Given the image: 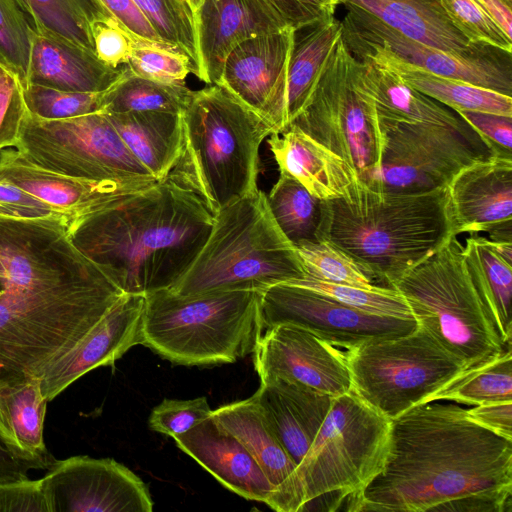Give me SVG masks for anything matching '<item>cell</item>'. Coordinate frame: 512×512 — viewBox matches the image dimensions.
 Segmentation results:
<instances>
[{
    "label": "cell",
    "mask_w": 512,
    "mask_h": 512,
    "mask_svg": "<svg viewBox=\"0 0 512 512\" xmlns=\"http://www.w3.org/2000/svg\"><path fill=\"white\" fill-rule=\"evenodd\" d=\"M32 28L53 31L94 52L90 25L113 17L100 0H16ZM95 53V52H94Z\"/></svg>",
    "instance_id": "obj_37"
},
{
    "label": "cell",
    "mask_w": 512,
    "mask_h": 512,
    "mask_svg": "<svg viewBox=\"0 0 512 512\" xmlns=\"http://www.w3.org/2000/svg\"><path fill=\"white\" fill-rule=\"evenodd\" d=\"M213 223L195 193L166 177L84 219L69 236L124 293L145 295L182 277Z\"/></svg>",
    "instance_id": "obj_2"
},
{
    "label": "cell",
    "mask_w": 512,
    "mask_h": 512,
    "mask_svg": "<svg viewBox=\"0 0 512 512\" xmlns=\"http://www.w3.org/2000/svg\"><path fill=\"white\" fill-rule=\"evenodd\" d=\"M392 421L352 390L334 397L309 450L296 466L284 512L303 511L327 496L334 510L353 502L384 469Z\"/></svg>",
    "instance_id": "obj_8"
},
{
    "label": "cell",
    "mask_w": 512,
    "mask_h": 512,
    "mask_svg": "<svg viewBox=\"0 0 512 512\" xmlns=\"http://www.w3.org/2000/svg\"><path fill=\"white\" fill-rule=\"evenodd\" d=\"M288 27L299 31L334 16L342 0H264Z\"/></svg>",
    "instance_id": "obj_50"
},
{
    "label": "cell",
    "mask_w": 512,
    "mask_h": 512,
    "mask_svg": "<svg viewBox=\"0 0 512 512\" xmlns=\"http://www.w3.org/2000/svg\"><path fill=\"white\" fill-rule=\"evenodd\" d=\"M464 256L474 285L504 347L512 337V265L494 250L488 238L471 235Z\"/></svg>",
    "instance_id": "obj_35"
},
{
    "label": "cell",
    "mask_w": 512,
    "mask_h": 512,
    "mask_svg": "<svg viewBox=\"0 0 512 512\" xmlns=\"http://www.w3.org/2000/svg\"><path fill=\"white\" fill-rule=\"evenodd\" d=\"M493 147L497 156L512 157V116L457 111Z\"/></svg>",
    "instance_id": "obj_52"
},
{
    "label": "cell",
    "mask_w": 512,
    "mask_h": 512,
    "mask_svg": "<svg viewBox=\"0 0 512 512\" xmlns=\"http://www.w3.org/2000/svg\"><path fill=\"white\" fill-rule=\"evenodd\" d=\"M47 403L40 377L0 382V442L32 469H48L55 460L43 437Z\"/></svg>",
    "instance_id": "obj_30"
},
{
    "label": "cell",
    "mask_w": 512,
    "mask_h": 512,
    "mask_svg": "<svg viewBox=\"0 0 512 512\" xmlns=\"http://www.w3.org/2000/svg\"><path fill=\"white\" fill-rule=\"evenodd\" d=\"M0 215H5V216H21L20 213L16 209H14V208H12V207H10V206L2 203V202H0Z\"/></svg>",
    "instance_id": "obj_59"
},
{
    "label": "cell",
    "mask_w": 512,
    "mask_h": 512,
    "mask_svg": "<svg viewBox=\"0 0 512 512\" xmlns=\"http://www.w3.org/2000/svg\"><path fill=\"white\" fill-rule=\"evenodd\" d=\"M410 39L457 54L474 53L484 44L470 43L452 24L440 0H342Z\"/></svg>",
    "instance_id": "obj_31"
},
{
    "label": "cell",
    "mask_w": 512,
    "mask_h": 512,
    "mask_svg": "<svg viewBox=\"0 0 512 512\" xmlns=\"http://www.w3.org/2000/svg\"><path fill=\"white\" fill-rule=\"evenodd\" d=\"M349 51L355 58L365 55L378 58L409 86L456 112L478 111L512 116V96L435 75L380 48H357Z\"/></svg>",
    "instance_id": "obj_33"
},
{
    "label": "cell",
    "mask_w": 512,
    "mask_h": 512,
    "mask_svg": "<svg viewBox=\"0 0 512 512\" xmlns=\"http://www.w3.org/2000/svg\"><path fill=\"white\" fill-rule=\"evenodd\" d=\"M93 263L72 241L62 215H0L3 286H33L81 271Z\"/></svg>",
    "instance_id": "obj_18"
},
{
    "label": "cell",
    "mask_w": 512,
    "mask_h": 512,
    "mask_svg": "<svg viewBox=\"0 0 512 512\" xmlns=\"http://www.w3.org/2000/svg\"><path fill=\"white\" fill-rule=\"evenodd\" d=\"M79 44L44 28L33 29L28 85L76 92H102L124 74ZM27 85V86H28ZM26 86V87H27Z\"/></svg>",
    "instance_id": "obj_25"
},
{
    "label": "cell",
    "mask_w": 512,
    "mask_h": 512,
    "mask_svg": "<svg viewBox=\"0 0 512 512\" xmlns=\"http://www.w3.org/2000/svg\"><path fill=\"white\" fill-rule=\"evenodd\" d=\"M212 415L246 447L272 485L274 494L269 507L284 512L297 464L268 425L256 397L219 406Z\"/></svg>",
    "instance_id": "obj_29"
},
{
    "label": "cell",
    "mask_w": 512,
    "mask_h": 512,
    "mask_svg": "<svg viewBox=\"0 0 512 512\" xmlns=\"http://www.w3.org/2000/svg\"><path fill=\"white\" fill-rule=\"evenodd\" d=\"M192 90L185 83H162L133 74L125 65L122 77L105 91L106 113L164 111L181 113Z\"/></svg>",
    "instance_id": "obj_38"
},
{
    "label": "cell",
    "mask_w": 512,
    "mask_h": 512,
    "mask_svg": "<svg viewBox=\"0 0 512 512\" xmlns=\"http://www.w3.org/2000/svg\"><path fill=\"white\" fill-rule=\"evenodd\" d=\"M259 293L252 290L182 296L145 294L142 345L183 366L229 364L253 352L263 333Z\"/></svg>",
    "instance_id": "obj_7"
},
{
    "label": "cell",
    "mask_w": 512,
    "mask_h": 512,
    "mask_svg": "<svg viewBox=\"0 0 512 512\" xmlns=\"http://www.w3.org/2000/svg\"><path fill=\"white\" fill-rule=\"evenodd\" d=\"M105 91H66L38 84L22 88L28 111L44 119H67L102 112Z\"/></svg>",
    "instance_id": "obj_44"
},
{
    "label": "cell",
    "mask_w": 512,
    "mask_h": 512,
    "mask_svg": "<svg viewBox=\"0 0 512 512\" xmlns=\"http://www.w3.org/2000/svg\"><path fill=\"white\" fill-rule=\"evenodd\" d=\"M33 28L16 0H0V63L28 85Z\"/></svg>",
    "instance_id": "obj_43"
},
{
    "label": "cell",
    "mask_w": 512,
    "mask_h": 512,
    "mask_svg": "<svg viewBox=\"0 0 512 512\" xmlns=\"http://www.w3.org/2000/svg\"><path fill=\"white\" fill-rule=\"evenodd\" d=\"M391 421L384 469L349 511H511L512 441L451 401Z\"/></svg>",
    "instance_id": "obj_1"
},
{
    "label": "cell",
    "mask_w": 512,
    "mask_h": 512,
    "mask_svg": "<svg viewBox=\"0 0 512 512\" xmlns=\"http://www.w3.org/2000/svg\"><path fill=\"white\" fill-rule=\"evenodd\" d=\"M0 202L16 209L22 217L41 218L61 215L32 194L2 182H0Z\"/></svg>",
    "instance_id": "obj_55"
},
{
    "label": "cell",
    "mask_w": 512,
    "mask_h": 512,
    "mask_svg": "<svg viewBox=\"0 0 512 512\" xmlns=\"http://www.w3.org/2000/svg\"><path fill=\"white\" fill-rule=\"evenodd\" d=\"M165 44L184 52L197 67L193 13L182 0H133Z\"/></svg>",
    "instance_id": "obj_42"
},
{
    "label": "cell",
    "mask_w": 512,
    "mask_h": 512,
    "mask_svg": "<svg viewBox=\"0 0 512 512\" xmlns=\"http://www.w3.org/2000/svg\"><path fill=\"white\" fill-rule=\"evenodd\" d=\"M266 199L274 221L295 248L319 241L323 200L284 173H280Z\"/></svg>",
    "instance_id": "obj_36"
},
{
    "label": "cell",
    "mask_w": 512,
    "mask_h": 512,
    "mask_svg": "<svg viewBox=\"0 0 512 512\" xmlns=\"http://www.w3.org/2000/svg\"><path fill=\"white\" fill-rule=\"evenodd\" d=\"M42 477L50 512H151L148 486L112 458L54 460Z\"/></svg>",
    "instance_id": "obj_16"
},
{
    "label": "cell",
    "mask_w": 512,
    "mask_h": 512,
    "mask_svg": "<svg viewBox=\"0 0 512 512\" xmlns=\"http://www.w3.org/2000/svg\"><path fill=\"white\" fill-rule=\"evenodd\" d=\"M296 250L304 264L306 276L365 288L378 286L360 263L326 239L303 244Z\"/></svg>",
    "instance_id": "obj_41"
},
{
    "label": "cell",
    "mask_w": 512,
    "mask_h": 512,
    "mask_svg": "<svg viewBox=\"0 0 512 512\" xmlns=\"http://www.w3.org/2000/svg\"><path fill=\"white\" fill-rule=\"evenodd\" d=\"M3 289L2 281L0 280V292Z\"/></svg>",
    "instance_id": "obj_62"
},
{
    "label": "cell",
    "mask_w": 512,
    "mask_h": 512,
    "mask_svg": "<svg viewBox=\"0 0 512 512\" xmlns=\"http://www.w3.org/2000/svg\"><path fill=\"white\" fill-rule=\"evenodd\" d=\"M47 170L91 181L155 183L105 112L44 119L28 111L15 147Z\"/></svg>",
    "instance_id": "obj_12"
},
{
    "label": "cell",
    "mask_w": 512,
    "mask_h": 512,
    "mask_svg": "<svg viewBox=\"0 0 512 512\" xmlns=\"http://www.w3.org/2000/svg\"><path fill=\"white\" fill-rule=\"evenodd\" d=\"M305 276L296 248L274 221L266 193L258 189L214 215L200 252L169 289L182 296L263 291Z\"/></svg>",
    "instance_id": "obj_6"
},
{
    "label": "cell",
    "mask_w": 512,
    "mask_h": 512,
    "mask_svg": "<svg viewBox=\"0 0 512 512\" xmlns=\"http://www.w3.org/2000/svg\"><path fill=\"white\" fill-rule=\"evenodd\" d=\"M437 400L470 406L512 401L511 347L466 369L434 397Z\"/></svg>",
    "instance_id": "obj_39"
},
{
    "label": "cell",
    "mask_w": 512,
    "mask_h": 512,
    "mask_svg": "<svg viewBox=\"0 0 512 512\" xmlns=\"http://www.w3.org/2000/svg\"><path fill=\"white\" fill-rule=\"evenodd\" d=\"M110 14L138 38L164 43L133 0H100Z\"/></svg>",
    "instance_id": "obj_54"
},
{
    "label": "cell",
    "mask_w": 512,
    "mask_h": 512,
    "mask_svg": "<svg viewBox=\"0 0 512 512\" xmlns=\"http://www.w3.org/2000/svg\"><path fill=\"white\" fill-rule=\"evenodd\" d=\"M90 30L97 58L113 68L128 63L137 41L141 39L130 33L114 17L95 20Z\"/></svg>",
    "instance_id": "obj_48"
},
{
    "label": "cell",
    "mask_w": 512,
    "mask_h": 512,
    "mask_svg": "<svg viewBox=\"0 0 512 512\" xmlns=\"http://www.w3.org/2000/svg\"><path fill=\"white\" fill-rule=\"evenodd\" d=\"M225 488L247 500L270 505L274 489L246 447L211 415L191 430L173 437Z\"/></svg>",
    "instance_id": "obj_24"
},
{
    "label": "cell",
    "mask_w": 512,
    "mask_h": 512,
    "mask_svg": "<svg viewBox=\"0 0 512 512\" xmlns=\"http://www.w3.org/2000/svg\"><path fill=\"white\" fill-rule=\"evenodd\" d=\"M3 278H4V270H3V267L0 264V280L2 281Z\"/></svg>",
    "instance_id": "obj_61"
},
{
    "label": "cell",
    "mask_w": 512,
    "mask_h": 512,
    "mask_svg": "<svg viewBox=\"0 0 512 512\" xmlns=\"http://www.w3.org/2000/svg\"><path fill=\"white\" fill-rule=\"evenodd\" d=\"M193 21L194 75L208 85L218 84L228 54L239 43L288 27L264 0H203Z\"/></svg>",
    "instance_id": "obj_23"
},
{
    "label": "cell",
    "mask_w": 512,
    "mask_h": 512,
    "mask_svg": "<svg viewBox=\"0 0 512 512\" xmlns=\"http://www.w3.org/2000/svg\"><path fill=\"white\" fill-rule=\"evenodd\" d=\"M212 414L205 396L189 400L164 399L151 411L148 426L173 438L191 430Z\"/></svg>",
    "instance_id": "obj_47"
},
{
    "label": "cell",
    "mask_w": 512,
    "mask_h": 512,
    "mask_svg": "<svg viewBox=\"0 0 512 512\" xmlns=\"http://www.w3.org/2000/svg\"><path fill=\"white\" fill-rule=\"evenodd\" d=\"M379 120L384 136L381 167L368 187L375 191L413 194L444 188L464 168L497 156L470 125Z\"/></svg>",
    "instance_id": "obj_13"
},
{
    "label": "cell",
    "mask_w": 512,
    "mask_h": 512,
    "mask_svg": "<svg viewBox=\"0 0 512 512\" xmlns=\"http://www.w3.org/2000/svg\"><path fill=\"white\" fill-rule=\"evenodd\" d=\"M183 146L167 176L195 193L213 214L259 188V151L272 128L220 85L191 92Z\"/></svg>",
    "instance_id": "obj_5"
},
{
    "label": "cell",
    "mask_w": 512,
    "mask_h": 512,
    "mask_svg": "<svg viewBox=\"0 0 512 512\" xmlns=\"http://www.w3.org/2000/svg\"><path fill=\"white\" fill-rule=\"evenodd\" d=\"M467 413L479 425L512 441V401L475 405Z\"/></svg>",
    "instance_id": "obj_53"
},
{
    "label": "cell",
    "mask_w": 512,
    "mask_h": 512,
    "mask_svg": "<svg viewBox=\"0 0 512 512\" xmlns=\"http://www.w3.org/2000/svg\"><path fill=\"white\" fill-rule=\"evenodd\" d=\"M259 311L263 331L277 324H292L346 350L373 340L405 335L418 326L414 319L360 312L291 282L260 291Z\"/></svg>",
    "instance_id": "obj_14"
},
{
    "label": "cell",
    "mask_w": 512,
    "mask_h": 512,
    "mask_svg": "<svg viewBox=\"0 0 512 512\" xmlns=\"http://www.w3.org/2000/svg\"><path fill=\"white\" fill-rule=\"evenodd\" d=\"M453 237L447 187L400 194L358 182L346 196L323 200L319 240L348 253L380 287L393 288Z\"/></svg>",
    "instance_id": "obj_3"
},
{
    "label": "cell",
    "mask_w": 512,
    "mask_h": 512,
    "mask_svg": "<svg viewBox=\"0 0 512 512\" xmlns=\"http://www.w3.org/2000/svg\"><path fill=\"white\" fill-rule=\"evenodd\" d=\"M500 26L506 36L512 39V0H477Z\"/></svg>",
    "instance_id": "obj_56"
},
{
    "label": "cell",
    "mask_w": 512,
    "mask_h": 512,
    "mask_svg": "<svg viewBox=\"0 0 512 512\" xmlns=\"http://www.w3.org/2000/svg\"><path fill=\"white\" fill-rule=\"evenodd\" d=\"M144 301V295L124 293L86 335L47 365L40 385L48 402L89 371L112 366L130 348L142 345Z\"/></svg>",
    "instance_id": "obj_20"
},
{
    "label": "cell",
    "mask_w": 512,
    "mask_h": 512,
    "mask_svg": "<svg viewBox=\"0 0 512 512\" xmlns=\"http://www.w3.org/2000/svg\"><path fill=\"white\" fill-rule=\"evenodd\" d=\"M357 59L341 39L295 126L335 152L369 187L377 176L384 136L376 109L360 89Z\"/></svg>",
    "instance_id": "obj_11"
},
{
    "label": "cell",
    "mask_w": 512,
    "mask_h": 512,
    "mask_svg": "<svg viewBox=\"0 0 512 512\" xmlns=\"http://www.w3.org/2000/svg\"><path fill=\"white\" fill-rule=\"evenodd\" d=\"M295 33L287 78V128L303 110L324 68L342 39V21L335 16Z\"/></svg>",
    "instance_id": "obj_34"
},
{
    "label": "cell",
    "mask_w": 512,
    "mask_h": 512,
    "mask_svg": "<svg viewBox=\"0 0 512 512\" xmlns=\"http://www.w3.org/2000/svg\"><path fill=\"white\" fill-rule=\"evenodd\" d=\"M26 112L18 78L0 63V151L16 147Z\"/></svg>",
    "instance_id": "obj_49"
},
{
    "label": "cell",
    "mask_w": 512,
    "mask_h": 512,
    "mask_svg": "<svg viewBox=\"0 0 512 512\" xmlns=\"http://www.w3.org/2000/svg\"><path fill=\"white\" fill-rule=\"evenodd\" d=\"M447 189L456 237L485 232L491 241L512 242V157L474 163Z\"/></svg>",
    "instance_id": "obj_22"
},
{
    "label": "cell",
    "mask_w": 512,
    "mask_h": 512,
    "mask_svg": "<svg viewBox=\"0 0 512 512\" xmlns=\"http://www.w3.org/2000/svg\"><path fill=\"white\" fill-rule=\"evenodd\" d=\"M295 33L287 27L239 43L228 54L217 84L260 116L273 134L287 129V78Z\"/></svg>",
    "instance_id": "obj_17"
},
{
    "label": "cell",
    "mask_w": 512,
    "mask_h": 512,
    "mask_svg": "<svg viewBox=\"0 0 512 512\" xmlns=\"http://www.w3.org/2000/svg\"><path fill=\"white\" fill-rule=\"evenodd\" d=\"M344 6L342 39L349 50L380 48L435 75L512 96L511 52L489 45L470 54L447 52L405 37L355 6Z\"/></svg>",
    "instance_id": "obj_15"
},
{
    "label": "cell",
    "mask_w": 512,
    "mask_h": 512,
    "mask_svg": "<svg viewBox=\"0 0 512 512\" xmlns=\"http://www.w3.org/2000/svg\"><path fill=\"white\" fill-rule=\"evenodd\" d=\"M291 283L312 289L366 314L415 320L408 303L394 288H365L331 283L309 276Z\"/></svg>",
    "instance_id": "obj_40"
},
{
    "label": "cell",
    "mask_w": 512,
    "mask_h": 512,
    "mask_svg": "<svg viewBox=\"0 0 512 512\" xmlns=\"http://www.w3.org/2000/svg\"><path fill=\"white\" fill-rule=\"evenodd\" d=\"M253 354L260 381L280 378L333 397L352 390L345 353L304 328L277 324L265 329Z\"/></svg>",
    "instance_id": "obj_19"
},
{
    "label": "cell",
    "mask_w": 512,
    "mask_h": 512,
    "mask_svg": "<svg viewBox=\"0 0 512 512\" xmlns=\"http://www.w3.org/2000/svg\"><path fill=\"white\" fill-rule=\"evenodd\" d=\"M0 512H50L42 478L1 482Z\"/></svg>",
    "instance_id": "obj_51"
},
{
    "label": "cell",
    "mask_w": 512,
    "mask_h": 512,
    "mask_svg": "<svg viewBox=\"0 0 512 512\" xmlns=\"http://www.w3.org/2000/svg\"><path fill=\"white\" fill-rule=\"evenodd\" d=\"M454 27L473 44H484L511 52L512 39L477 0H440Z\"/></svg>",
    "instance_id": "obj_46"
},
{
    "label": "cell",
    "mask_w": 512,
    "mask_h": 512,
    "mask_svg": "<svg viewBox=\"0 0 512 512\" xmlns=\"http://www.w3.org/2000/svg\"><path fill=\"white\" fill-rule=\"evenodd\" d=\"M106 114L132 154L157 180L165 179L182 151L181 113L148 111Z\"/></svg>",
    "instance_id": "obj_32"
},
{
    "label": "cell",
    "mask_w": 512,
    "mask_h": 512,
    "mask_svg": "<svg viewBox=\"0 0 512 512\" xmlns=\"http://www.w3.org/2000/svg\"><path fill=\"white\" fill-rule=\"evenodd\" d=\"M351 389L393 420L434 397L467 369L419 325L346 350Z\"/></svg>",
    "instance_id": "obj_10"
},
{
    "label": "cell",
    "mask_w": 512,
    "mask_h": 512,
    "mask_svg": "<svg viewBox=\"0 0 512 512\" xmlns=\"http://www.w3.org/2000/svg\"><path fill=\"white\" fill-rule=\"evenodd\" d=\"M28 464L14 458L0 442V483L28 478Z\"/></svg>",
    "instance_id": "obj_57"
},
{
    "label": "cell",
    "mask_w": 512,
    "mask_h": 512,
    "mask_svg": "<svg viewBox=\"0 0 512 512\" xmlns=\"http://www.w3.org/2000/svg\"><path fill=\"white\" fill-rule=\"evenodd\" d=\"M140 77L162 83H185L192 73L189 57L165 43L139 39L126 64Z\"/></svg>",
    "instance_id": "obj_45"
},
{
    "label": "cell",
    "mask_w": 512,
    "mask_h": 512,
    "mask_svg": "<svg viewBox=\"0 0 512 512\" xmlns=\"http://www.w3.org/2000/svg\"><path fill=\"white\" fill-rule=\"evenodd\" d=\"M0 182L16 186L51 206L66 219L68 233L123 196L154 184L97 182L63 175L36 165L17 149L0 151Z\"/></svg>",
    "instance_id": "obj_21"
},
{
    "label": "cell",
    "mask_w": 512,
    "mask_h": 512,
    "mask_svg": "<svg viewBox=\"0 0 512 512\" xmlns=\"http://www.w3.org/2000/svg\"><path fill=\"white\" fill-rule=\"evenodd\" d=\"M393 288L404 297L418 325L467 369L506 349L457 237L410 269Z\"/></svg>",
    "instance_id": "obj_9"
},
{
    "label": "cell",
    "mask_w": 512,
    "mask_h": 512,
    "mask_svg": "<svg viewBox=\"0 0 512 512\" xmlns=\"http://www.w3.org/2000/svg\"><path fill=\"white\" fill-rule=\"evenodd\" d=\"M491 245L495 252L512 265V242L511 241H491Z\"/></svg>",
    "instance_id": "obj_58"
},
{
    "label": "cell",
    "mask_w": 512,
    "mask_h": 512,
    "mask_svg": "<svg viewBox=\"0 0 512 512\" xmlns=\"http://www.w3.org/2000/svg\"><path fill=\"white\" fill-rule=\"evenodd\" d=\"M356 59L358 85L380 119L448 127L469 125L455 110L409 86L378 58L365 55Z\"/></svg>",
    "instance_id": "obj_28"
},
{
    "label": "cell",
    "mask_w": 512,
    "mask_h": 512,
    "mask_svg": "<svg viewBox=\"0 0 512 512\" xmlns=\"http://www.w3.org/2000/svg\"><path fill=\"white\" fill-rule=\"evenodd\" d=\"M124 292L94 262L65 277L0 292V382L40 377Z\"/></svg>",
    "instance_id": "obj_4"
},
{
    "label": "cell",
    "mask_w": 512,
    "mask_h": 512,
    "mask_svg": "<svg viewBox=\"0 0 512 512\" xmlns=\"http://www.w3.org/2000/svg\"><path fill=\"white\" fill-rule=\"evenodd\" d=\"M268 145L279 172L321 200L342 198L360 182L344 159L295 126L269 135Z\"/></svg>",
    "instance_id": "obj_27"
},
{
    "label": "cell",
    "mask_w": 512,
    "mask_h": 512,
    "mask_svg": "<svg viewBox=\"0 0 512 512\" xmlns=\"http://www.w3.org/2000/svg\"><path fill=\"white\" fill-rule=\"evenodd\" d=\"M253 395L268 425L298 465L326 419L334 397L280 378L260 381Z\"/></svg>",
    "instance_id": "obj_26"
},
{
    "label": "cell",
    "mask_w": 512,
    "mask_h": 512,
    "mask_svg": "<svg viewBox=\"0 0 512 512\" xmlns=\"http://www.w3.org/2000/svg\"><path fill=\"white\" fill-rule=\"evenodd\" d=\"M188 8L194 13L202 4L203 0H182Z\"/></svg>",
    "instance_id": "obj_60"
}]
</instances>
